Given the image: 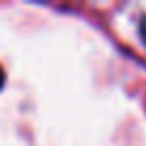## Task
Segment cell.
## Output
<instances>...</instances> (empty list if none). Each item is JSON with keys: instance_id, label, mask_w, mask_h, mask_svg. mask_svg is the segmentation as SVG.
<instances>
[{"instance_id": "2", "label": "cell", "mask_w": 146, "mask_h": 146, "mask_svg": "<svg viewBox=\"0 0 146 146\" xmlns=\"http://www.w3.org/2000/svg\"><path fill=\"white\" fill-rule=\"evenodd\" d=\"M2 84H5V71H2V67H0V88H2Z\"/></svg>"}, {"instance_id": "1", "label": "cell", "mask_w": 146, "mask_h": 146, "mask_svg": "<svg viewBox=\"0 0 146 146\" xmlns=\"http://www.w3.org/2000/svg\"><path fill=\"white\" fill-rule=\"evenodd\" d=\"M140 32H142V41L146 43V17L142 19V26H140Z\"/></svg>"}]
</instances>
